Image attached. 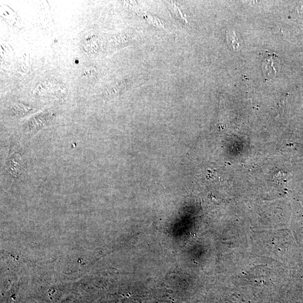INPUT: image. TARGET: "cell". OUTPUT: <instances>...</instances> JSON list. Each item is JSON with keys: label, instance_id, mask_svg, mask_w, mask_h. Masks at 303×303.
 Returning <instances> with one entry per match:
<instances>
[{"label": "cell", "instance_id": "obj_3", "mask_svg": "<svg viewBox=\"0 0 303 303\" xmlns=\"http://www.w3.org/2000/svg\"><path fill=\"white\" fill-rule=\"evenodd\" d=\"M146 18L148 20V21L150 22L151 24H153L154 26H155L159 28H164L163 24L160 21V20H159L158 19L152 16H148L146 17Z\"/></svg>", "mask_w": 303, "mask_h": 303}, {"label": "cell", "instance_id": "obj_1", "mask_svg": "<svg viewBox=\"0 0 303 303\" xmlns=\"http://www.w3.org/2000/svg\"><path fill=\"white\" fill-rule=\"evenodd\" d=\"M280 67L279 59L274 54H268L263 56L262 59V67L266 78L274 77Z\"/></svg>", "mask_w": 303, "mask_h": 303}, {"label": "cell", "instance_id": "obj_2", "mask_svg": "<svg viewBox=\"0 0 303 303\" xmlns=\"http://www.w3.org/2000/svg\"><path fill=\"white\" fill-rule=\"evenodd\" d=\"M22 167L23 164L21 156L18 154L12 155L8 162V166H7L10 174L14 177H18L21 175Z\"/></svg>", "mask_w": 303, "mask_h": 303}]
</instances>
